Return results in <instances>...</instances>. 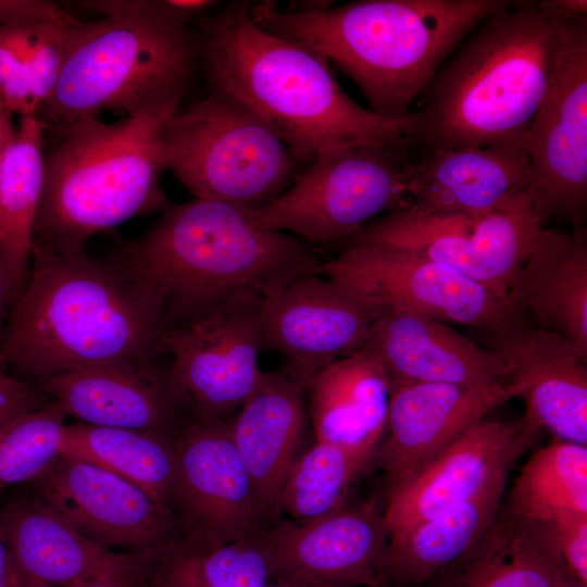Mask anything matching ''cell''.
<instances>
[{"mask_svg":"<svg viewBox=\"0 0 587 587\" xmlns=\"http://www.w3.org/2000/svg\"><path fill=\"white\" fill-rule=\"evenodd\" d=\"M252 209L200 198L170 204L143 233L108 252L150 300L162 332L321 274L313 246L260 226Z\"/></svg>","mask_w":587,"mask_h":587,"instance_id":"6da1fadb","label":"cell"},{"mask_svg":"<svg viewBox=\"0 0 587 587\" xmlns=\"http://www.w3.org/2000/svg\"><path fill=\"white\" fill-rule=\"evenodd\" d=\"M251 8L234 1L193 23L210 89L255 112L305 167L335 149L407 138V117L385 120L357 103L324 58L261 27Z\"/></svg>","mask_w":587,"mask_h":587,"instance_id":"7a4b0ae2","label":"cell"},{"mask_svg":"<svg viewBox=\"0 0 587 587\" xmlns=\"http://www.w3.org/2000/svg\"><path fill=\"white\" fill-rule=\"evenodd\" d=\"M566 23L533 0L509 1L482 21L446 59L407 116L411 150L525 142Z\"/></svg>","mask_w":587,"mask_h":587,"instance_id":"3957f363","label":"cell"},{"mask_svg":"<svg viewBox=\"0 0 587 587\" xmlns=\"http://www.w3.org/2000/svg\"><path fill=\"white\" fill-rule=\"evenodd\" d=\"M0 335L1 364L35 386L71 370L163 357L154 307L108 253L32 247L26 284Z\"/></svg>","mask_w":587,"mask_h":587,"instance_id":"277c9868","label":"cell"},{"mask_svg":"<svg viewBox=\"0 0 587 587\" xmlns=\"http://www.w3.org/2000/svg\"><path fill=\"white\" fill-rule=\"evenodd\" d=\"M507 0H361L311 12L252 3L264 29L300 42L336 64L367 110L403 120L446 59Z\"/></svg>","mask_w":587,"mask_h":587,"instance_id":"5b68a950","label":"cell"},{"mask_svg":"<svg viewBox=\"0 0 587 587\" xmlns=\"http://www.w3.org/2000/svg\"><path fill=\"white\" fill-rule=\"evenodd\" d=\"M180 108L140 112L113 123L83 118L45 153L33 246L79 254L87 241L171 203L162 188V133Z\"/></svg>","mask_w":587,"mask_h":587,"instance_id":"8992f818","label":"cell"},{"mask_svg":"<svg viewBox=\"0 0 587 587\" xmlns=\"http://www.w3.org/2000/svg\"><path fill=\"white\" fill-rule=\"evenodd\" d=\"M199 62L192 23L179 13L76 20L66 27L55 89L36 115L45 133L112 111L180 108Z\"/></svg>","mask_w":587,"mask_h":587,"instance_id":"52a82bcc","label":"cell"},{"mask_svg":"<svg viewBox=\"0 0 587 587\" xmlns=\"http://www.w3.org/2000/svg\"><path fill=\"white\" fill-rule=\"evenodd\" d=\"M162 157L195 198L253 209L282 195L305 168L255 112L215 89L168 118Z\"/></svg>","mask_w":587,"mask_h":587,"instance_id":"ba28073f","label":"cell"},{"mask_svg":"<svg viewBox=\"0 0 587 587\" xmlns=\"http://www.w3.org/2000/svg\"><path fill=\"white\" fill-rule=\"evenodd\" d=\"M411 152L404 138L323 153L282 195L252 209V217L311 246L346 241L382 215L410 207Z\"/></svg>","mask_w":587,"mask_h":587,"instance_id":"9c48e42d","label":"cell"},{"mask_svg":"<svg viewBox=\"0 0 587 587\" xmlns=\"http://www.w3.org/2000/svg\"><path fill=\"white\" fill-rule=\"evenodd\" d=\"M321 275L382 310L404 312L480 332L522 320L511 302L453 267L388 247L348 243L323 262Z\"/></svg>","mask_w":587,"mask_h":587,"instance_id":"30bf717a","label":"cell"},{"mask_svg":"<svg viewBox=\"0 0 587 587\" xmlns=\"http://www.w3.org/2000/svg\"><path fill=\"white\" fill-rule=\"evenodd\" d=\"M527 196L538 220L582 230L587 208V20L566 23L545 96L525 135Z\"/></svg>","mask_w":587,"mask_h":587,"instance_id":"8fae6325","label":"cell"},{"mask_svg":"<svg viewBox=\"0 0 587 587\" xmlns=\"http://www.w3.org/2000/svg\"><path fill=\"white\" fill-rule=\"evenodd\" d=\"M237 300L162 332L172 392L184 415L230 420L259 384L261 304Z\"/></svg>","mask_w":587,"mask_h":587,"instance_id":"7c38bea8","label":"cell"},{"mask_svg":"<svg viewBox=\"0 0 587 587\" xmlns=\"http://www.w3.org/2000/svg\"><path fill=\"white\" fill-rule=\"evenodd\" d=\"M229 421L185 415L174 434L175 475L168 510L177 541L212 548L262 528L252 485Z\"/></svg>","mask_w":587,"mask_h":587,"instance_id":"4fadbf2b","label":"cell"},{"mask_svg":"<svg viewBox=\"0 0 587 587\" xmlns=\"http://www.w3.org/2000/svg\"><path fill=\"white\" fill-rule=\"evenodd\" d=\"M271 583L290 587H388L389 526L376 497L308 521L261 529Z\"/></svg>","mask_w":587,"mask_h":587,"instance_id":"5bb4252c","label":"cell"},{"mask_svg":"<svg viewBox=\"0 0 587 587\" xmlns=\"http://www.w3.org/2000/svg\"><path fill=\"white\" fill-rule=\"evenodd\" d=\"M30 483L36 498L107 549L162 554L178 539L168 509L88 461L61 454Z\"/></svg>","mask_w":587,"mask_h":587,"instance_id":"9a60e30c","label":"cell"},{"mask_svg":"<svg viewBox=\"0 0 587 587\" xmlns=\"http://www.w3.org/2000/svg\"><path fill=\"white\" fill-rule=\"evenodd\" d=\"M384 311L321 275L301 277L261 304V352L305 389L323 369L362 348Z\"/></svg>","mask_w":587,"mask_h":587,"instance_id":"2e32d148","label":"cell"},{"mask_svg":"<svg viewBox=\"0 0 587 587\" xmlns=\"http://www.w3.org/2000/svg\"><path fill=\"white\" fill-rule=\"evenodd\" d=\"M536 435L522 419H484L445 450L389 485L383 510L389 542L508 474Z\"/></svg>","mask_w":587,"mask_h":587,"instance_id":"e0dca14e","label":"cell"},{"mask_svg":"<svg viewBox=\"0 0 587 587\" xmlns=\"http://www.w3.org/2000/svg\"><path fill=\"white\" fill-rule=\"evenodd\" d=\"M480 336L483 346L508 363L505 392L523 399L526 426L586 446L587 361L557 333L522 320Z\"/></svg>","mask_w":587,"mask_h":587,"instance_id":"ac0fdd59","label":"cell"},{"mask_svg":"<svg viewBox=\"0 0 587 587\" xmlns=\"http://www.w3.org/2000/svg\"><path fill=\"white\" fill-rule=\"evenodd\" d=\"M0 527L15 566L48 587H68L89 579L148 587L161 555L107 549L35 496L1 504Z\"/></svg>","mask_w":587,"mask_h":587,"instance_id":"d6986e66","label":"cell"},{"mask_svg":"<svg viewBox=\"0 0 587 587\" xmlns=\"http://www.w3.org/2000/svg\"><path fill=\"white\" fill-rule=\"evenodd\" d=\"M39 387L83 424L175 434L184 419L166 357L125 359L52 375Z\"/></svg>","mask_w":587,"mask_h":587,"instance_id":"ffe728a7","label":"cell"},{"mask_svg":"<svg viewBox=\"0 0 587 587\" xmlns=\"http://www.w3.org/2000/svg\"><path fill=\"white\" fill-rule=\"evenodd\" d=\"M364 346L379 360L390 385L446 383L505 392L509 366L503 357L447 323L385 311L372 325Z\"/></svg>","mask_w":587,"mask_h":587,"instance_id":"44dd1931","label":"cell"},{"mask_svg":"<svg viewBox=\"0 0 587 587\" xmlns=\"http://www.w3.org/2000/svg\"><path fill=\"white\" fill-rule=\"evenodd\" d=\"M388 247L444 263L508 298L519 267L487 215L429 212L407 207L372 221L345 241Z\"/></svg>","mask_w":587,"mask_h":587,"instance_id":"7402d4cb","label":"cell"},{"mask_svg":"<svg viewBox=\"0 0 587 587\" xmlns=\"http://www.w3.org/2000/svg\"><path fill=\"white\" fill-rule=\"evenodd\" d=\"M508 400L503 391L446 383L390 385L387 437L376 455L387 487L445 450Z\"/></svg>","mask_w":587,"mask_h":587,"instance_id":"603a6c76","label":"cell"},{"mask_svg":"<svg viewBox=\"0 0 587 587\" xmlns=\"http://www.w3.org/2000/svg\"><path fill=\"white\" fill-rule=\"evenodd\" d=\"M307 391L279 367L262 373L252 394L230 419V435L249 475L262 528L279 522L278 501L297 457Z\"/></svg>","mask_w":587,"mask_h":587,"instance_id":"cb8c5ba5","label":"cell"},{"mask_svg":"<svg viewBox=\"0 0 587 587\" xmlns=\"http://www.w3.org/2000/svg\"><path fill=\"white\" fill-rule=\"evenodd\" d=\"M529 182L525 142L424 151L411 159L410 207L475 217L527 191Z\"/></svg>","mask_w":587,"mask_h":587,"instance_id":"d4e9b609","label":"cell"},{"mask_svg":"<svg viewBox=\"0 0 587 587\" xmlns=\"http://www.w3.org/2000/svg\"><path fill=\"white\" fill-rule=\"evenodd\" d=\"M424 587H584L569 571L545 523L501 505L484 535Z\"/></svg>","mask_w":587,"mask_h":587,"instance_id":"484cf974","label":"cell"},{"mask_svg":"<svg viewBox=\"0 0 587 587\" xmlns=\"http://www.w3.org/2000/svg\"><path fill=\"white\" fill-rule=\"evenodd\" d=\"M315 440L376 459L386 430L390 382L365 346L323 369L307 388Z\"/></svg>","mask_w":587,"mask_h":587,"instance_id":"4316f807","label":"cell"},{"mask_svg":"<svg viewBox=\"0 0 587 587\" xmlns=\"http://www.w3.org/2000/svg\"><path fill=\"white\" fill-rule=\"evenodd\" d=\"M511 304L564 338L587 361L585 229H542L508 290Z\"/></svg>","mask_w":587,"mask_h":587,"instance_id":"83f0119b","label":"cell"},{"mask_svg":"<svg viewBox=\"0 0 587 587\" xmlns=\"http://www.w3.org/2000/svg\"><path fill=\"white\" fill-rule=\"evenodd\" d=\"M508 474L467 500L389 542L388 587H424L488 529L502 505Z\"/></svg>","mask_w":587,"mask_h":587,"instance_id":"f1b7e54d","label":"cell"},{"mask_svg":"<svg viewBox=\"0 0 587 587\" xmlns=\"http://www.w3.org/2000/svg\"><path fill=\"white\" fill-rule=\"evenodd\" d=\"M62 454L128 480L168 509L176 464L174 434L76 423L65 425Z\"/></svg>","mask_w":587,"mask_h":587,"instance_id":"f546056e","label":"cell"},{"mask_svg":"<svg viewBox=\"0 0 587 587\" xmlns=\"http://www.w3.org/2000/svg\"><path fill=\"white\" fill-rule=\"evenodd\" d=\"M45 135L37 116H21L16 135L0 159V243L23 286L43 186Z\"/></svg>","mask_w":587,"mask_h":587,"instance_id":"4dcf8cb0","label":"cell"},{"mask_svg":"<svg viewBox=\"0 0 587 587\" xmlns=\"http://www.w3.org/2000/svg\"><path fill=\"white\" fill-rule=\"evenodd\" d=\"M507 510L548 523L564 511L587 513V447L555 438L526 461L509 492Z\"/></svg>","mask_w":587,"mask_h":587,"instance_id":"1f68e13d","label":"cell"},{"mask_svg":"<svg viewBox=\"0 0 587 587\" xmlns=\"http://www.w3.org/2000/svg\"><path fill=\"white\" fill-rule=\"evenodd\" d=\"M261 529L212 548L174 541L158 560L152 586L264 587L271 583V567Z\"/></svg>","mask_w":587,"mask_h":587,"instance_id":"d6a6232c","label":"cell"},{"mask_svg":"<svg viewBox=\"0 0 587 587\" xmlns=\"http://www.w3.org/2000/svg\"><path fill=\"white\" fill-rule=\"evenodd\" d=\"M372 460L338 446L316 441L292 462L282 487L278 509L291 521H308L345 505L351 485Z\"/></svg>","mask_w":587,"mask_h":587,"instance_id":"836d02e7","label":"cell"},{"mask_svg":"<svg viewBox=\"0 0 587 587\" xmlns=\"http://www.w3.org/2000/svg\"><path fill=\"white\" fill-rule=\"evenodd\" d=\"M64 420L51 401L0 425V490L33 482L62 454Z\"/></svg>","mask_w":587,"mask_h":587,"instance_id":"e575fe53","label":"cell"},{"mask_svg":"<svg viewBox=\"0 0 587 587\" xmlns=\"http://www.w3.org/2000/svg\"><path fill=\"white\" fill-rule=\"evenodd\" d=\"M67 26L70 25L38 22L12 28L25 64L29 88L39 110L52 96L58 84Z\"/></svg>","mask_w":587,"mask_h":587,"instance_id":"d590c367","label":"cell"},{"mask_svg":"<svg viewBox=\"0 0 587 587\" xmlns=\"http://www.w3.org/2000/svg\"><path fill=\"white\" fill-rule=\"evenodd\" d=\"M0 97L5 107L20 117L38 113L12 28H0Z\"/></svg>","mask_w":587,"mask_h":587,"instance_id":"8d00e7d4","label":"cell"},{"mask_svg":"<svg viewBox=\"0 0 587 587\" xmlns=\"http://www.w3.org/2000/svg\"><path fill=\"white\" fill-rule=\"evenodd\" d=\"M545 524L570 573L587 587V513L564 511Z\"/></svg>","mask_w":587,"mask_h":587,"instance_id":"74e56055","label":"cell"},{"mask_svg":"<svg viewBox=\"0 0 587 587\" xmlns=\"http://www.w3.org/2000/svg\"><path fill=\"white\" fill-rule=\"evenodd\" d=\"M51 401L39 387L18 378L0 362V425Z\"/></svg>","mask_w":587,"mask_h":587,"instance_id":"f35d334b","label":"cell"},{"mask_svg":"<svg viewBox=\"0 0 587 587\" xmlns=\"http://www.w3.org/2000/svg\"><path fill=\"white\" fill-rule=\"evenodd\" d=\"M76 20L51 1L0 0V28L20 27L38 22L71 25Z\"/></svg>","mask_w":587,"mask_h":587,"instance_id":"ab89813d","label":"cell"},{"mask_svg":"<svg viewBox=\"0 0 587 587\" xmlns=\"http://www.w3.org/2000/svg\"><path fill=\"white\" fill-rule=\"evenodd\" d=\"M23 287L0 243V333Z\"/></svg>","mask_w":587,"mask_h":587,"instance_id":"60d3db41","label":"cell"},{"mask_svg":"<svg viewBox=\"0 0 587 587\" xmlns=\"http://www.w3.org/2000/svg\"><path fill=\"white\" fill-rule=\"evenodd\" d=\"M542 5L564 22L587 20L586 0H544Z\"/></svg>","mask_w":587,"mask_h":587,"instance_id":"b9f144b4","label":"cell"},{"mask_svg":"<svg viewBox=\"0 0 587 587\" xmlns=\"http://www.w3.org/2000/svg\"><path fill=\"white\" fill-rule=\"evenodd\" d=\"M17 126L13 123V113L0 97V159L16 135Z\"/></svg>","mask_w":587,"mask_h":587,"instance_id":"7bdbcfd3","label":"cell"},{"mask_svg":"<svg viewBox=\"0 0 587 587\" xmlns=\"http://www.w3.org/2000/svg\"><path fill=\"white\" fill-rule=\"evenodd\" d=\"M7 587H48L18 570L11 559Z\"/></svg>","mask_w":587,"mask_h":587,"instance_id":"ee69618b","label":"cell"},{"mask_svg":"<svg viewBox=\"0 0 587 587\" xmlns=\"http://www.w3.org/2000/svg\"><path fill=\"white\" fill-rule=\"evenodd\" d=\"M11 555L0 527V587H7Z\"/></svg>","mask_w":587,"mask_h":587,"instance_id":"f6af8a7d","label":"cell"},{"mask_svg":"<svg viewBox=\"0 0 587 587\" xmlns=\"http://www.w3.org/2000/svg\"><path fill=\"white\" fill-rule=\"evenodd\" d=\"M68 587H123L114 582L105 579H89L73 584Z\"/></svg>","mask_w":587,"mask_h":587,"instance_id":"bcb514c9","label":"cell"},{"mask_svg":"<svg viewBox=\"0 0 587 587\" xmlns=\"http://www.w3.org/2000/svg\"><path fill=\"white\" fill-rule=\"evenodd\" d=\"M264 587H290V586H287V585H284V584H279V583H268V584L265 585Z\"/></svg>","mask_w":587,"mask_h":587,"instance_id":"7dc6e473","label":"cell"}]
</instances>
